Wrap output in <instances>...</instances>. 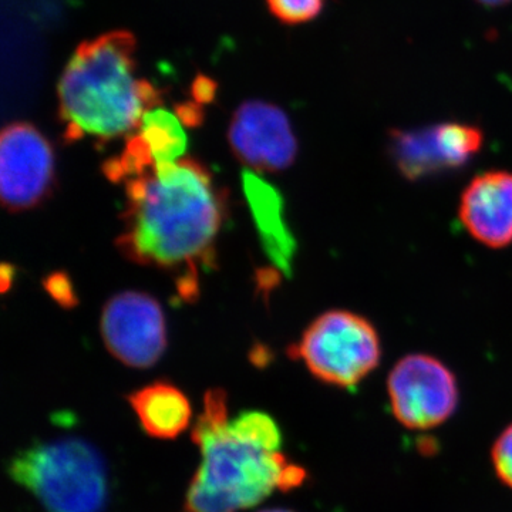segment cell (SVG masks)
<instances>
[{
  "label": "cell",
  "instance_id": "obj_1",
  "mask_svg": "<svg viewBox=\"0 0 512 512\" xmlns=\"http://www.w3.org/2000/svg\"><path fill=\"white\" fill-rule=\"evenodd\" d=\"M124 231L117 247L141 265L183 271L185 299L197 296V266L210 265L224 221V195L200 161L153 165L126 181Z\"/></svg>",
  "mask_w": 512,
  "mask_h": 512
},
{
  "label": "cell",
  "instance_id": "obj_2",
  "mask_svg": "<svg viewBox=\"0 0 512 512\" xmlns=\"http://www.w3.org/2000/svg\"><path fill=\"white\" fill-rule=\"evenodd\" d=\"M136 50V37L127 30L104 33L74 50L57 84L67 143L133 136L144 114L160 106V92L138 76Z\"/></svg>",
  "mask_w": 512,
  "mask_h": 512
},
{
  "label": "cell",
  "instance_id": "obj_3",
  "mask_svg": "<svg viewBox=\"0 0 512 512\" xmlns=\"http://www.w3.org/2000/svg\"><path fill=\"white\" fill-rule=\"evenodd\" d=\"M191 439L202 461L185 494V512L249 510L275 490H295L308 471L281 451H264L237 439L229 430L228 396L222 389L205 393L204 409Z\"/></svg>",
  "mask_w": 512,
  "mask_h": 512
},
{
  "label": "cell",
  "instance_id": "obj_4",
  "mask_svg": "<svg viewBox=\"0 0 512 512\" xmlns=\"http://www.w3.org/2000/svg\"><path fill=\"white\" fill-rule=\"evenodd\" d=\"M8 471L46 512H104L109 503L106 460L83 437L37 440L10 458Z\"/></svg>",
  "mask_w": 512,
  "mask_h": 512
},
{
  "label": "cell",
  "instance_id": "obj_5",
  "mask_svg": "<svg viewBox=\"0 0 512 512\" xmlns=\"http://www.w3.org/2000/svg\"><path fill=\"white\" fill-rule=\"evenodd\" d=\"M291 355L320 382L352 389L380 365L382 339L365 316L333 309L313 320Z\"/></svg>",
  "mask_w": 512,
  "mask_h": 512
},
{
  "label": "cell",
  "instance_id": "obj_6",
  "mask_svg": "<svg viewBox=\"0 0 512 512\" xmlns=\"http://www.w3.org/2000/svg\"><path fill=\"white\" fill-rule=\"evenodd\" d=\"M390 409L400 424L412 430H430L456 412V376L437 357L413 353L402 357L387 379Z\"/></svg>",
  "mask_w": 512,
  "mask_h": 512
},
{
  "label": "cell",
  "instance_id": "obj_7",
  "mask_svg": "<svg viewBox=\"0 0 512 512\" xmlns=\"http://www.w3.org/2000/svg\"><path fill=\"white\" fill-rule=\"evenodd\" d=\"M52 144L35 126L13 123L0 137V195L9 211L30 210L46 200L55 184Z\"/></svg>",
  "mask_w": 512,
  "mask_h": 512
},
{
  "label": "cell",
  "instance_id": "obj_8",
  "mask_svg": "<svg viewBox=\"0 0 512 512\" xmlns=\"http://www.w3.org/2000/svg\"><path fill=\"white\" fill-rule=\"evenodd\" d=\"M101 335L111 355L136 369L156 365L167 348L163 309L141 292L119 293L106 303Z\"/></svg>",
  "mask_w": 512,
  "mask_h": 512
},
{
  "label": "cell",
  "instance_id": "obj_9",
  "mask_svg": "<svg viewBox=\"0 0 512 512\" xmlns=\"http://www.w3.org/2000/svg\"><path fill=\"white\" fill-rule=\"evenodd\" d=\"M483 146V130L458 121L390 134V156L400 174L410 181L463 168Z\"/></svg>",
  "mask_w": 512,
  "mask_h": 512
},
{
  "label": "cell",
  "instance_id": "obj_10",
  "mask_svg": "<svg viewBox=\"0 0 512 512\" xmlns=\"http://www.w3.org/2000/svg\"><path fill=\"white\" fill-rule=\"evenodd\" d=\"M229 146L254 173H279L295 163L298 141L284 110L266 101H247L235 111Z\"/></svg>",
  "mask_w": 512,
  "mask_h": 512
},
{
  "label": "cell",
  "instance_id": "obj_11",
  "mask_svg": "<svg viewBox=\"0 0 512 512\" xmlns=\"http://www.w3.org/2000/svg\"><path fill=\"white\" fill-rule=\"evenodd\" d=\"M458 218L471 238L484 247L512 244V173L488 170L477 174L461 192Z\"/></svg>",
  "mask_w": 512,
  "mask_h": 512
},
{
  "label": "cell",
  "instance_id": "obj_12",
  "mask_svg": "<svg viewBox=\"0 0 512 512\" xmlns=\"http://www.w3.org/2000/svg\"><path fill=\"white\" fill-rule=\"evenodd\" d=\"M242 181L265 254L282 274L291 276L296 241L286 224L284 197L254 171H244Z\"/></svg>",
  "mask_w": 512,
  "mask_h": 512
},
{
  "label": "cell",
  "instance_id": "obj_13",
  "mask_svg": "<svg viewBox=\"0 0 512 512\" xmlns=\"http://www.w3.org/2000/svg\"><path fill=\"white\" fill-rule=\"evenodd\" d=\"M148 436L173 440L190 426V400L178 387L168 382L148 384L127 397Z\"/></svg>",
  "mask_w": 512,
  "mask_h": 512
},
{
  "label": "cell",
  "instance_id": "obj_14",
  "mask_svg": "<svg viewBox=\"0 0 512 512\" xmlns=\"http://www.w3.org/2000/svg\"><path fill=\"white\" fill-rule=\"evenodd\" d=\"M131 137L146 150L154 165L180 160L187 148L183 120L160 106L144 114L140 127Z\"/></svg>",
  "mask_w": 512,
  "mask_h": 512
},
{
  "label": "cell",
  "instance_id": "obj_15",
  "mask_svg": "<svg viewBox=\"0 0 512 512\" xmlns=\"http://www.w3.org/2000/svg\"><path fill=\"white\" fill-rule=\"evenodd\" d=\"M229 430L237 439L261 450L274 453L281 448L282 431L278 423L264 412H242L229 421Z\"/></svg>",
  "mask_w": 512,
  "mask_h": 512
},
{
  "label": "cell",
  "instance_id": "obj_16",
  "mask_svg": "<svg viewBox=\"0 0 512 512\" xmlns=\"http://www.w3.org/2000/svg\"><path fill=\"white\" fill-rule=\"evenodd\" d=\"M276 19L286 25H301L318 18L325 0H266Z\"/></svg>",
  "mask_w": 512,
  "mask_h": 512
},
{
  "label": "cell",
  "instance_id": "obj_17",
  "mask_svg": "<svg viewBox=\"0 0 512 512\" xmlns=\"http://www.w3.org/2000/svg\"><path fill=\"white\" fill-rule=\"evenodd\" d=\"M491 461L501 483L512 490V424L495 440Z\"/></svg>",
  "mask_w": 512,
  "mask_h": 512
},
{
  "label": "cell",
  "instance_id": "obj_18",
  "mask_svg": "<svg viewBox=\"0 0 512 512\" xmlns=\"http://www.w3.org/2000/svg\"><path fill=\"white\" fill-rule=\"evenodd\" d=\"M46 291L56 299L63 308H73L79 301H77L76 293L73 291L72 282L69 276L56 272V274L47 276L45 281Z\"/></svg>",
  "mask_w": 512,
  "mask_h": 512
},
{
  "label": "cell",
  "instance_id": "obj_19",
  "mask_svg": "<svg viewBox=\"0 0 512 512\" xmlns=\"http://www.w3.org/2000/svg\"><path fill=\"white\" fill-rule=\"evenodd\" d=\"M13 276H15V268L9 264L2 265V292H8L12 286Z\"/></svg>",
  "mask_w": 512,
  "mask_h": 512
},
{
  "label": "cell",
  "instance_id": "obj_20",
  "mask_svg": "<svg viewBox=\"0 0 512 512\" xmlns=\"http://www.w3.org/2000/svg\"><path fill=\"white\" fill-rule=\"evenodd\" d=\"M476 2L485 8H503V6L510 5L512 0H476Z\"/></svg>",
  "mask_w": 512,
  "mask_h": 512
},
{
  "label": "cell",
  "instance_id": "obj_21",
  "mask_svg": "<svg viewBox=\"0 0 512 512\" xmlns=\"http://www.w3.org/2000/svg\"><path fill=\"white\" fill-rule=\"evenodd\" d=\"M259 512H293L291 510H285V508H271V510H264Z\"/></svg>",
  "mask_w": 512,
  "mask_h": 512
}]
</instances>
